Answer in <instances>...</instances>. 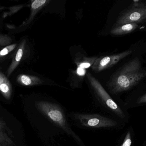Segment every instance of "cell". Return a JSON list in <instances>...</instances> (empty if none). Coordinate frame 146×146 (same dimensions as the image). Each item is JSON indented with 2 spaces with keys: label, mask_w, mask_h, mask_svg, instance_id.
<instances>
[{
  "label": "cell",
  "mask_w": 146,
  "mask_h": 146,
  "mask_svg": "<svg viewBox=\"0 0 146 146\" xmlns=\"http://www.w3.org/2000/svg\"><path fill=\"white\" fill-rule=\"evenodd\" d=\"M146 76V69L142 68L140 60L135 57L125 63L112 75L108 87L113 94L120 93L131 89Z\"/></svg>",
  "instance_id": "obj_1"
},
{
  "label": "cell",
  "mask_w": 146,
  "mask_h": 146,
  "mask_svg": "<svg viewBox=\"0 0 146 146\" xmlns=\"http://www.w3.org/2000/svg\"><path fill=\"white\" fill-rule=\"evenodd\" d=\"M36 106L41 113L53 122V123L62 129L66 133L71 135L76 140L82 143L79 137L69 127L66 116L59 105L50 102L41 101L36 103Z\"/></svg>",
  "instance_id": "obj_2"
},
{
  "label": "cell",
  "mask_w": 146,
  "mask_h": 146,
  "mask_svg": "<svg viewBox=\"0 0 146 146\" xmlns=\"http://www.w3.org/2000/svg\"><path fill=\"white\" fill-rule=\"evenodd\" d=\"M146 19V2L134 1L120 15L115 26L127 23H141Z\"/></svg>",
  "instance_id": "obj_3"
},
{
  "label": "cell",
  "mask_w": 146,
  "mask_h": 146,
  "mask_svg": "<svg viewBox=\"0 0 146 146\" xmlns=\"http://www.w3.org/2000/svg\"><path fill=\"white\" fill-rule=\"evenodd\" d=\"M87 77L91 86L100 99V101L116 115L121 118H124L125 115L123 111L111 98L98 80L90 73H88Z\"/></svg>",
  "instance_id": "obj_4"
},
{
  "label": "cell",
  "mask_w": 146,
  "mask_h": 146,
  "mask_svg": "<svg viewBox=\"0 0 146 146\" xmlns=\"http://www.w3.org/2000/svg\"><path fill=\"white\" fill-rule=\"evenodd\" d=\"M75 118L82 126L92 128H110L115 127L117 123L111 119L98 115L79 114Z\"/></svg>",
  "instance_id": "obj_5"
},
{
  "label": "cell",
  "mask_w": 146,
  "mask_h": 146,
  "mask_svg": "<svg viewBox=\"0 0 146 146\" xmlns=\"http://www.w3.org/2000/svg\"><path fill=\"white\" fill-rule=\"evenodd\" d=\"M133 51L129 50L116 55L97 58L92 66V69L94 72L98 73L110 68L129 55Z\"/></svg>",
  "instance_id": "obj_6"
},
{
  "label": "cell",
  "mask_w": 146,
  "mask_h": 146,
  "mask_svg": "<svg viewBox=\"0 0 146 146\" xmlns=\"http://www.w3.org/2000/svg\"><path fill=\"white\" fill-rule=\"evenodd\" d=\"M26 43V41L25 39H24L18 46L16 54L13 58L12 62L7 71V77H9L19 64L21 61L24 55Z\"/></svg>",
  "instance_id": "obj_7"
},
{
  "label": "cell",
  "mask_w": 146,
  "mask_h": 146,
  "mask_svg": "<svg viewBox=\"0 0 146 146\" xmlns=\"http://www.w3.org/2000/svg\"><path fill=\"white\" fill-rule=\"evenodd\" d=\"M0 93L5 99L9 100L13 93L11 82L7 77L0 71Z\"/></svg>",
  "instance_id": "obj_8"
},
{
  "label": "cell",
  "mask_w": 146,
  "mask_h": 146,
  "mask_svg": "<svg viewBox=\"0 0 146 146\" xmlns=\"http://www.w3.org/2000/svg\"><path fill=\"white\" fill-rule=\"evenodd\" d=\"M16 81L23 86H33L42 85L44 83L43 81L37 76L26 74L18 75Z\"/></svg>",
  "instance_id": "obj_9"
},
{
  "label": "cell",
  "mask_w": 146,
  "mask_h": 146,
  "mask_svg": "<svg viewBox=\"0 0 146 146\" xmlns=\"http://www.w3.org/2000/svg\"><path fill=\"white\" fill-rule=\"evenodd\" d=\"M139 27L137 23H127L117 26L113 27L110 32L114 35H123L134 31Z\"/></svg>",
  "instance_id": "obj_10"
},
{
  "label": "cell",
  "mask_w": 146,
  "mask_h": 146,
  "mask_svg": "<svg viewBox=\"0 0 146 146\" xmlns=\"http://www.w3.org/2000/svg\"><path fill=\"white\" fill-rule=\"evenodd\" d=\"M14 141L4 123L0 120V146H13Z\"/></svg>",
  "instance_id": "obj_11"
},
{
  "label": "cell",
  "mask_w": 146,
  "mask_h": 146,
  "mask_svg": "<svg viewBox=\"0 0 146 146\" xmlns=\"http://www.w3.org/2000/svg\"><path fill=\"white\" fill-rule=\"evenodd\" d=\"M50 1L48 0H35L32 1L31 5V13L27 23H29L33 19L36 15L44 6L48 4Z\"/></svg>",
  "instance_id": "obj_12"
},
{
  "label": "cell",
  "mask_w": 146,
  "mask_h": 146,
  "mask_svg": "<svg viewBox=\"0 0 146 146\" xmlns=\"http://www.w3.org/2000/svg\"><path fill=\"white\" fill-rule=\"evenodd\" d=\"M97 58L95 57H88L84 56H80L76 58L75 63L78 67L86 69L92 67Z\"/></svg>",
  "instance_id": "obj_13"
},
{
  "label": "cell",
  "mask_w": 146,
  "mask_h": 146,
  "mask_svg": "<svg viewBox=\"0 0 146 146\" xmlns=\"http://www.w3.org/2000/svg\"><path fill=\"white\" fill-rule=\"evenodd\" d=\"M16 46H17V44H13L7 45L4 47L0 51V59L8 55L11 51H13L16 48Z\"/></svg>",
  "instance_id": "obj_14"
},
{
  "label": "cell",
  "mask_w": 146,
  "mask_h": 146,
  "mask_svg": "<svg viewBox=\"0 0 146 146\" xmlns=\"http://www.w3.org/2000/svg\"><path fill=\"white\" fill-rule=\"evenodd\" d=\"M12 42V38L7 35L0 34V46H7Z\"/></svg>",
  "instance_id": "obj_15"
},
{
  "label": "cell",
  "mask_w": 146,
  "mask_h": 146,
  "mask_svg": "<svg viewBox=\"0 0 146 146\" xmlns=\"http://www.w3.org/2000/svg\"><path fill=\"white\" fill-rule=\"evenodd\" d=\"M24 5H19L17 6H13V7H10L9 8V12H7L6 14H4V17H5L7 16H11L12 15L15 13H17L18 11L24 7Z\"/></svg>",
  "instance_id": "obj_16"
},
{
  "label": "cell",
  "mask_w": 146,
  "mask_h": 146,
  "mask_svg": "<svg viewBox=\"0 0 146 146\" xmlns=\"http://www.w3.org/2000/svg\"><path fill=\"white\" fill-rule=\"evenodd\" d=\"M132 142L131 133L129 131L126 135L124 141L121 146H131Z\"/></svg>",
  "instance_id": "obj_17"
},
{
  "label": "cell",
  "mask_w": 146,
  "mask_h": 146,
  "mask_svg": "<svg viewBox=\"0 0 146 146\" xmlns=\"http://www.w3.org/2000/svg\"><path fill=\"white\" fill-rule=\"evenodd\" d=\"M137 103L138 104L146 103V93L138 99Z\"/></svg>",
  "instance_id": "obj_18"
},
{
  "label": "cell",
  "mask_w": 146,
  "mask_h": 146,
  "mask_svg": "<svg viewBox=\"0 0 146 146\" xmlns=\"http://www.w3.org/2000/svg\"><path fill=\"white\" fill-rule=\"evenodd\" d=\"M7 26L8 28H10V29H13V26H11V25H7Z\"/></svg>",
  "instance_id": "obj_19"
}]
</instances>
